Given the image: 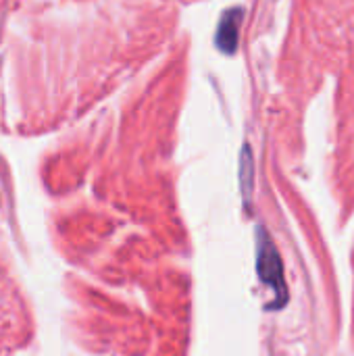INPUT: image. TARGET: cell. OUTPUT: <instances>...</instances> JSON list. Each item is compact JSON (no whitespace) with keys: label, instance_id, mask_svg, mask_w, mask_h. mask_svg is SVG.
Here are the masks:
<instances>
[{"label":"cell","instance_id":"obj_2","mask_svg":"<svg viewBox=\"0 0 354 356\" xmlns=\"http://www.w3.org/2000/svg\"><path fill=\"white\" fill-rule=\"evenodd\" d=\"M242 21H244V10L240 6H234L223 13L217 25V35H215V44L223 54H234L238 50Z\"/></svg>","mask_w":354,"mask_h":356},{"label":"cell","instance_id":"obj_1","mask_svg":"<svg viewBox=\"0 0 354 356\" xmlns=\"http://www.w3.org/2000/svg\"><path fill=\"white\" fill-rule=\"evenodd\" d=\"M259 273H261V277H263L265 284H269L275 290L284 292L280 254L275 252L271 240L265 236L263 229H259Z\"/></svg>","mask_w":354,"mask_h":356},{"label":"cell","instance_id":"obj_3","mask_svg":"<svg viewBox=\"0 0 354 356\" xmlns=\"http://www.w3.org/2000/svg\"><path fill=\"white\" fill-rule=\"evenodd\" d=\"M252 181H255V163H252L250 148L244 146V148H242V154H240V184H242V194H244L246 204H248V200H250Z\"/></svg>","mask_w":354,"mask_h":356}]
</instances>
